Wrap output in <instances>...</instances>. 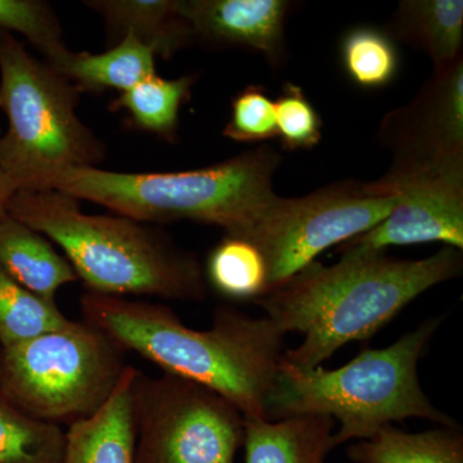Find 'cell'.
<instances>
[{"instance_id":"6da1fadb","label":"cell","mask_w":463,"mask_h":463,"mask_svg":"<svg viewBox=\"0 0 463 463\" xmlns=\"http://www.w3.org/2000/svg\"><path fill=\"white\" fill-rule=\"evenodd\" d=\"M461 250L444 246L421 260L385 252H343L339 263L313 261L270 286L252 303L286 335L303 343L283 358L315 368L350 341L371 339L426 289L462 272Z\"/></svg>"},{"instance_id":"7a4b0ae2","label":"cell","mask_w":463,"mask_h":463,"mask_svg":"<svg viewBox=\"0 0 463 463\" xmlns=\"http://www.w3.org/2000/svg\"><path fill=\"white\" fill-rule=\"evenodd\" d=\"M84 321L165 373L215 390L246 419H268V401L285 354L286 334L267 317L218 307L213 327H187L169 307L87 291Z\"/></svg>"},{"instance_id":"3957f363","label":"cell","mask_w":463,"mask_h":463,"mask_svg":"<svg viewBox=\"0 0 463 463\" xmlns=\"http://www.w3.org/2000/svg\"><path fill=\"white\" fill-rule=\"evenodd\" d=\"M7 213L65 252L90 292L203 300L205 270L163 231L121 215H90L54 190H18Z\"/></svg>"},{"instance_id":"277c9868","label":"cell","mask_w":463,"mask_h":463,"mask_svg":"<svg viewBox=\"0 0 463 463\" xmlns=\"http://www.w3.org/2000/svg\"><path fill=\"white\" fill-rule=\"evenodd\" d=\"M281 156L259 147L203 169L170 173L80 167L50 174L27 190H54L142 223L191 221L245 237L279 200L273 175Z\"/></svg>"},{"instance_id":"5b68a950","label":"cell","mask_w":463,"mask_h":463,"mask_svg":"<svg viewBox=\"0 0 463 463\" xmlns=\"http://www.w3.org/2000/svg\"><path fill=\"white\" fill-rule=\"evenodd\" d=\"M443 319H428L383 349L364 347L337 370L297 367L282 358L268 419L327 414L340 422L332 435L334 448L352 439L367 440L383 426L408 419L457 426L423 394L417 373L423 349Z\"/></svg>"},{"instance_id":"8992f818","label":"cell","mask_w":463,"mask_h":463,"mask_svg":"<svg viewBox=\"0 0 463 463\" xmlns=\"http://www.w3.org/2000/svg\"><path fill=\"white\" fill-rule=\"evenodd\" d=\"M80 91L12 33L0 36V100L8 118L0 167L27 190L50 174L99 167L105 143L78 115Z\"/></svg>"},{"instance_id":"52a82bcc","label":"cell","mask_w":463,"mask_h":463,"mask_svg":"<svg viewBox=\"0 0 463 463\" xmlns=\"http://www.w3.org/2000/svg\"><path fill=\"white\" fill-rule=\"evenodd\" d=\"M125 352L96 326L69 321L0 346V395L33 419L69 428L108 403L129 365Z\"/></svg>"},{"instance_id":"ba28073f","label":"cell","mask_w":463,"mask_h":463,"mask_svg":"<svg viewBox=\"0 0 463 463\" xmlns=\"http://www.w3.org/2000/svg\"><path fill=\"white\" fill-rule=\"evenodd\" d=\"M134 463H234L245 443V416L215 390L164 373L134 370Z\"/></svg>"},{"instance_id":"9c48e42d","label":"cell","mask_w":463,"mask_h":463,"mask_svg":"<svg viewBox=\"0 0 463 463\" xmlns=\"http://www.w3.org/2000/svg\"><path fill=\"white\" fill-rule=\"evenodd\" d=\"M397 203V194H370L364 183L337 182L304 197H279L241 239L263 255L269 288L313 263L326 249L376 227Z\"/></svg>"},{"instance_id":"30bf717a","label":"cell","mask_w":463,"mask_h":463,"mask_svg":"<svg viewBox=\"0 0 463 463\" xmlns=\"http://www.w3.org/2000/svg\"><path fill=\"white\" fill-rule=\"evenodd\" d=\"M379 141L392 164L379 181L364 183L380 196L405 183L463 172V60L434 69L410 103L389 112L380 125Z\"/></svg>"},{"instance_id":"8fae6325","label":"cell","mask_w":463,"mask_h":463,"mask_svg":"<svg viewBox=\"0 0 463 463\" xmlns=\"http://www.w3.org/2000/svg\"><path fill=\"white\" fill-rule=\"evenodd\" d=\"M398 203L376 227L341 243V252H385L390 246L444 242L463 249V172L395 188Z\"/></svg>"},{"instance_id":"7c38bea8","label":"cell","mask_w":463,"mask_h":463,"mask_svg":"<svg viewBox=\"0 0 463 463\" xmlns=\"http://www.w3.org/2000/svg\"><path fill=\"white\" fill-rule=\"evenodd\" d=\"M194 39L212 47L260 52L270 65L285 57L286 0H179Z\"/></svg>"},{"instance_id":"4fadbf2b","label":"cell","mask_w":463,"mask_h":463,"mask_svg":"<svg viewBox=\"0 0 463 463\" xmlns=\"http://www.w3.org/2000/svg\"><path fill=\"white\" fill-rule=\"evenodd\" d=\"M84 5L102 18L109 47L132 35L155 56L170 60L194 41L179 0H87Z\"/></svg>"},{"instance_id":"5bb4252c","label":"cell","mask_w":463,"mask_h":463,"mask_svg":"<svg viewBox=\"0 0 463 463\" xmlns=\"http://www.w3.org/2000/svg\"><path fill=\"white\" fill-rule=\"evenodd\" d=\"M134 370L128 365L114 394L99 412L67 428L63 463H134L130 399Z\"/></svg>"},{"instance_id":"9a60e30c","label":"cell","mask_w":463,"mask_h":463,"mask_svg":"<svg viewBox=\"0 0 463 463\" xmlns=\"http://www.w3.org/2000/svg\"><path fill=\"white\" fill-rule=\"evenodd\" d=\"M0 268L18 285L51 301H56L62 286L79 279L47 237L7 212L0 215Z\"/></svg>"},{"instance_id":"2e32d148","label":"cell","mask_w":463,"mask_h":463,"mask_svg":"<svg viewBox=\"0 0 463 463\" xmlns=\"http://www.w3.org/2000/svg\"><path fill=\"white\" fill-rule=\"evenodd\" d=\"M334 419L307 414L288 419H246V463H325L332 446Z\"/></svg>"},{"instance_id":"e0dca14e","label":"cell","mask_w":463,"mask_h":463,"mask_svg":"<svg viewBox=\"0 0 463 463\" xmlns=\"http://www.w3.org/2000/svg\"><path fill=\"white\" fill-rule=\"evenodd\" d=\"M71 81L80 93L129 90L148 76L156 75V56L132 35L102 53L66 50L48 63Z\"/></svg>"},{"instance_id":"ac0fdd59","label":"cell","mask_w":463,"mask_h":463,"mask_svg":"<svg viewBox=\"0 0 463 463\" xmlns=\"http://www.w3.org/2000/svg\"><path fill=\"white\" fill-rule=\"evenodd\" d=\"M389 36L425 52L434 69L462 57V0H404L389 26Z\"/></svg>"},{"instance_id":"d6986e66","label":"cell","mask_w":463,"mask_h":463,"mask_svg":"<svg viewBox=\"0 0 463 463\" xmlns=\"http://www.w3.org/2000/svg\"><path fill=\"white\" fill-rule=\"evenodd\" d=\"M194 75L176 79H164L152 75L143 79L129 90L118 94L109 103L114 112H124L134 129L154 134L166 142L178 138L179 112L191 99L192 88L196 83Z\"/></svg>"},{"instance_id":"ffe728a7","label":"cell","mask_w":463,"mask_h":463,"mask_svg":"<svg viewBox=\"0 0 463 463\" xmlns=\"http://www.w3.org/2000/svg\"><path fill=\"white\" fill-rule=\"evenodd\" d=\"M347 456L354 463H463V435L458 426L411 434L386 425Z\"/></svg>"},{"instance_id":"44dd1931","label":"cell","mask_w":463,"mask_h":463,"mask_svg":"<svg viewBox=\"0 0 463 463\" xmlns=\"http://www.w3.org/2000/svg\"><path fill=\"white\" fill-rule=\"evenodd\" d=\"M205 276L212 288L232 300H251L268 289L267 264L254 243L224 234L207 258Z\"/></svg>"},{"instance_id":"7402d4cb","label":"cell","mask_w":463,"mask_h":463,"mask_svg":"<svg viewBox=\"0 0 463 463\" xmlns=\"http://www.w3.org/2000/svg\"><path fill=\"white\" fill-rule=\"evenodd\" d=\"M66 430L24 413L0 395V463H63Z\"/></svg>"},{"instance_id":"603a6c76","label":"cell","mask_w":463,"mask_h":463,"mask_svg":"<svg viewBox=\"0 0 463 463\" xmlns=\"http://www.w3.org/2000/svg\"><path fill=\"white\" fill-rule=\"evenodd\" d=\"M69 321L56 301L33 294L0 268V346L16 345Z\"/></svg>"},{"instance_id":"cb8c5ba5","label":"cell","mask_w":463,"mask_h":463,"mask_svg":"<svg viewBox=\"0 0 463 463\" xmlns=\"http://www.w3.org/2000/svg\"><path fill=\"white\" fill-rule=\"evenodd\" d=\"M341 61L350 80L365 90H379L392 83L399 67L392 38L368 26L355 27L344 36Z\"/></svg>"},{"instance_id":"d4e9b609","label":"cell","mask_w":463,"mask_h":463,"mask_svg":"<svg viewBox=\"0 0 463 463\" xmlns=\"http://www.w3.org/2000/svg\"><path fill=\"white\" fill-rule=\"evenodd\" d=\"M0 32L25 36L47 63L67 50L60 18L43 0H0Z\"/></svg>"},{"instance_id":"484cf974","label":"cell","mask_w":463,"mask_h":463,"mask_svg":"<svg viewBox=\"0 0 463 463\" xmlns=\"http://www.w3.org/2000/svg\"><path fill=\"white\" fill-rule=\"evenodd\" d=\"M277 137L286 151L310 149L322 139V120L303 88L294 83L283 85L274 102Z\"/></svg>"},{"instance_id":"4316f807","label":"cell","mask_w":463,"mask_h":463,"mask_svg":"<svg viewBox=\"0 0 463 463\" xmlns=\"http://www.w3.org/2000/svg\"><path fill=\"white\" fill-rule=\"evenodd\" d=\"M231 118L223 130L225 138L240 143L276 138L274 102L261 85H249L232 99Z\"/></svg>"},{"instance_id":"83f0119b","label":"cell","mask_w":463,"mask_h":463,"mask_svg":"<svg viewBox=\"0 0 463 463\" xmlns=\"http://www.w3.org/2000/svg\"><path fill=\"white\" fill-rule=\"evenodd\" d=\"M18 191L16 183L5 174V170L0 167V215L7 212L9 200Z\"/></svg>"},{"instance_id":"f1b7e54d","label":"cell","mask_w":463,"mask_h":463,"mask_svg":"<svg viewBox=\"0 0 463 463\" xmlns=\"http://www.w3.org/2000/svg\"><path fill=\"white\" fill-rule=\"evenodd\" d=\"M0 108H2V100H0ZM0 137H2V130H0Z\"/></svg>"},{"instance_id":"f546056e","label":"cell","mask_w":463,"mask_h":463,"mask_svg":"<svg viewBox=\"0 0 463 463\" xmlns=\"http://www.w3.org/2000/svg\"><path fill=\"white\" fill-rule=\"evenodd\" d=\"M0 36H2V32H0Z\"/></svg>"}]
</instances>
